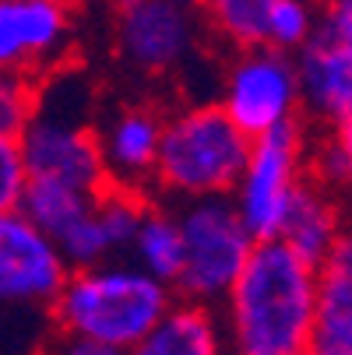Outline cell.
Instances as JSON below:
<instances>
[{
  "instance_id": "cell-23",
  "label": "cell",
  "mask_w": 352,
  "mask_h": 355,
  "mask_svg": "<svg viewBox=\"0 0 352 355\" xmlns=\"http://www.w3.org/2000/svg\"><path fill=\"white\" fill-rule=\"evenodd\" d=\"M35 355H124V352H113V348H106V345H95V341H85V338L53 331V338H49Z\"/></svg>"
},
{
  "instance_id": "cell-20",
  "label": "cell",
  "mask_w": 352,
  "mask_h": 355,
  "mask_svg": "<svg viewBox=\"0 0 352 355\" xmlns=\"http://www.w3.org/2000/svg\"><path fill=\"white\" fill-rule=\"evenodd\" d=\"M39 110V78L22 71H0V134L22 137Z\"/></svg>"
},
{
  "instance_id": "cell-16",
  "label": "cell",
  "mask_w": 352,
  "mask_h": 355,
  "mask_svg": "<svg viewBox=\"0 0 352 355\" xmlns=\"http://www.w3.org/2000/svg\"><path fill=\"white\" fill-rule=\"evenodd\" d=\"M127 257L144 268L148 275L162 278L166 285L176 282L180 264H183V236L176 222V208L162 197H148L141 222L134 229V239L127 246Z\"/></svg>"
},
{
  "instance_id": "cell-2",
  "label": "cell",
  "mask_w": 352,
  "mask_h": 355,
  "mask_svg": "<svg viewBox=\"0 0 352 355\" xmlns=\"http://www.w3.org/2000/svg\"><path fill=\"white\" fill-rule=\"evenodd\" d=\"M173 285L148 275L131 257H110L71 268L46 313L53 320V331L127 352L173 310Z\"/></svg>"
},
{
  "instance_id": "cell-11",
  "label": "cell",
  "mask_w": 352,
  "mask_h": 355,
  "mask_svg": "<svg viewBox=\"0 0 352 355\" xmlns=\"http://www.w3.org/2000/svg\"><path fill=\"white\" fill-rule=\"evenodd\" d=\"M166 106L156 98H120L103 116L95 113L99 155L110 187L156 197V162L162 144Z\"/></svg>"
},
{
  "instance_id": "cell-12",
  "label": "cell",
  "mask_w": 352,
  "mask_h": 355,
  "mask_svg": "<svg viewBox=\"0 0 352 355\" xmlns=\"http://www.w3.org/2000/svg\"><path fill=\"white\" fill-rule=\"evenodd\" d=\"M292 57H296L303 120L314 130L331 127L335 120H342L352 110V57L321 28Z\"/></svg>"
},
{
  "instance_id": "cell-25",
  "label": "cell",
  "mask_w": 352,
  "mask_h": 355,
  "mask_svg": "<svg viewBox=\"0 0 352 355\" xmlns=\"http://www.w3.org/2000/svg\"><path fill=\"white\" fill-rule=\"evenodd\" d=\"M176 4H190V8H197V0H176Z\"/></svg>"
},
{
  "instance_id": "cell-7",
  "label": "cell",
  "mask_w": 352,
  "mask_h": 355,
  "mask_svg": "<svg viewBox=\"0 0 352 355\" xmlns=\"http://www.w3.org/2000/svg\"><path fill=\"white\" fill-rule=\"evenodd\" d=\"M314 127L299 116L261 137H250L246 162L229 193L254 239H275L292 193L310 176Z\"/></svg>"
},
{
  "instance_id": "cell-1",
  "label": "cell",
  "mask_w": 352,
  "mask_h": 355,
  "mask_svg": "<svg viewBox=\"0 0 352 355\" xmlns=\"http://www.w3.org/2000/svg\"><path fill=\"white\" fill-rule=\"evenodd\" d=\"M317 268L282 239H258L219 302L229 355H310Z\"/></svg>"
},
{
  "instance_id": "cell-21",
  "label": "cell",
  "mask_w": 352,
  "mask_h": 355,
  "mask_svg": "<svg viewBox=\"0 0 352 355\" xmlns=\"http://www.w3.org/2000/svg\"><path fill=\"white\" fill-rule=\"evenodd\" d=\"M28 187V169L18 137L0 134V211L22 208V197Z\"/></svg>"
},
{
  "instance_id": "cell-6",
  "label": "cell",
  "mask_w": 352,
  "mask_h": 355,
  "mask_svg": "<svg viewBox=\"0 0 352 355\" xmlns=\"http://www.w3.org/2000/svg\"><path fill=\"white\" fill-rule=\"evenodd\" d=\"M173 208L183 236V264L173 292L187 302L219 306L258 239L250 236L229 197H194Z\"/></svg>"
},
{
  "instance_id": "cell-17",
  "label": "cell",
  "mask_w": 352,
  "mask_h": 355,
  "mask_svg": "<svg viewBox=\"0 0 352 355\" xmlns=\"http://www.w3.org/2000/svg\"><path fill=\"white\" fill-rule=\"evenodd\" d=\"M275 0H197V15L208 39L222 49H246L268 42V15Z\"/></svg>"
},
{
  "instance_id": "cell-19",
  "label": "cell",
  "mask_w": 352,
  "mask_h": 355,
  "mask_svg": "<svg viewBox=\"0 0 352 355\" xmlns=\"http://www.w3.org/2000/svg\"><path fill=\"white\" fill-rule=\"evenodd\" d=\"M321 28V0H275L268 15V46L296 53Z\"/></svg>"
},
{
  "instance_id": "cell-5",
  "label": "cell",
  "mask_w": 352,
  "mask_h": 355,
  "mask_svg": "<svg viewBox=\"0 0 352 355\" xmlns=\"http://www.w3.org/2000/svg\"><path fill=\"white\" fill-rule=\"evenodd\" d=\"M197 8L176 0H110V49L124 74L183 81L208 49Z\"/></svg>"
},
{
  "instance_id": "cell-9",
  "label": "cell",
  "mask_w": 352,
  "mask_h": 355,
  "mask_svg": "<svg viewBox=\"0 0 352 355\" xmlns=\"http://www.w3.org/2000/svg\"><path fill=\"white\" fill-rule=\"evenodd\" d=\"M78 57V8L64 0H0V71L46 78Z\"/></svg>"
},
{
  "instance_id": "cell-18",
  "label": "cell",
  "mask_w": 352,
  "mask_h": 355,
  "mask_svg": "<svg viewBox=\"0 0 352 355\" xmlns=\"http://www.w3.org/2000/svg\"><path fill=\"white\" fill-rule=\"evenodd\" d=\"M310 176L328 183L345 197V205L352 208V110L335 120L331 127L314 130L310 141Z\"/></svg>"
},
{
  "instance_id": "cell-4",
  "label": "cell",
  "mask_w": 352,
  "mask_h": 355,
  "mask_svg": "<svg viewBox=\"0 0 352 355\" xmlns=\"http://www.w3.org/2000/svg\"><path fill=\"white\" fill-rule=\"evenodd\" d=\"M144 200L134 190H78L53 180H28L22 211L60 246L71 268L127 257V246L141 222Z\"/></svg>"
},
{
  "instance_id": "cell-22",
  "label": "cell",
  "mask_w": 352,
  "mask_h": 355,
  "mask_svg": "<svg viewBox=\"0 0 352 355\" xmlns=\"http://www.w3.org/2000/svg\"><path fill=\"white\" fill-rule=\"evenodd\" d=\"M321 32L352 57V0H321Z\"/></svg>"
},
{
  "instance_id": "cell-14",
  "label": "cell",
  "mask_w": 352,
  "mask_h": 355,
  "mask_svg": "<svg viewBox=\"0 0 352 355\" xmlns=\"http://www.w3.org/2000/svg\"><path fill=\"white\" fill-rule=\"evenodd\" d=\"M349 218H352V208L345 205V197L331 190L328 183L307 176L292 193L275 239H282L285 246H292L296 253H303L307 261L317 264Z\"/></svg>"
},
{
  "instance_id": "cell-15",
  "label": "cell",
  "mask_w": 352,
  "mask_h": 355,
  "mask_svg": "<svg viewBox=\"0 0 352 355\" xmlns=\"http://www.w3.org/2000/svg\"><path fill=\"white\" fill-rule=\"evenodd\" d=\"M124 355H229L215 306L176 299L173 310Z\"/></svg>"
},
{
  "instance_id": "cell-3",
  "label": "cell",
  "mask_w": 352,
  "mask_h": 355,
  "mask_svg": "<svg viewBox=\"0 0 352 355\" xmlns=\"http://www.w3.org/2000/svg\"><path fill=\"white\" fill-rule=\"evenodd\" d=\"M250 137L215 98L166 106L156 162V197L180 205L194 197H229L246 162Z\"/></svg>"
},
{
  "instance_id": "cell-24",
  "label": "cell",
  "mask_w": 352,
  "mask_h": 355,
  "mask_svg": "<svg viewBox=\"0 0 352 355\" xmlns=\"http://www.w3.org/2000/svg\"><path fill=\"white\" fill-rule=\"evenodd\" d=\"M64 4H71V8H81V4H88V0H64Z\"/></svg>"
},
{
  "instance_id": "cell-8",
  "label": "cell",
  "mask_w": 352,
  "mask_h": 355,
  "mask_svg": "<svg viewBox=\"0 0 352 355\" xmlns=\"http://www.w3.org/2000/svg\"><path fill=\"white\" fill-rule=\"evenodd\" d=\"M215 103L246 134L261 137L303 116L296 57L275 46H246L226 53L215 74Z\"/></svg>"
},
{
  "instance_id": "cell-13",
  "label": "cell",
  "mask_w": 352,
  "mask_h": 355,
  "mask_svg": "<svg viewBox=\"0 0 352 355\" xmlns=\"http://www.w3.org/2000/svg\"><path fill=\"white\" fill-rule=\"evenodd\" d=\"M317 268V306L310 355H352V218Z\"/></svg>"
},
{
  "instance_id": "cell-10",
  "label": "cell",
  "mask_w": 352,
  "mask_h": 355,
  "mask_svg": "<svg viewBox=\"0 0 352 355\" xmlns=\"http://www.w3.org/2000/svg\"><path fill=\"white\" fill-rule=\"evenodd\" d=\"M71 275L60 246L22 208L0 211V306L49 310Z\"/></svg>"
}]
</instances>
